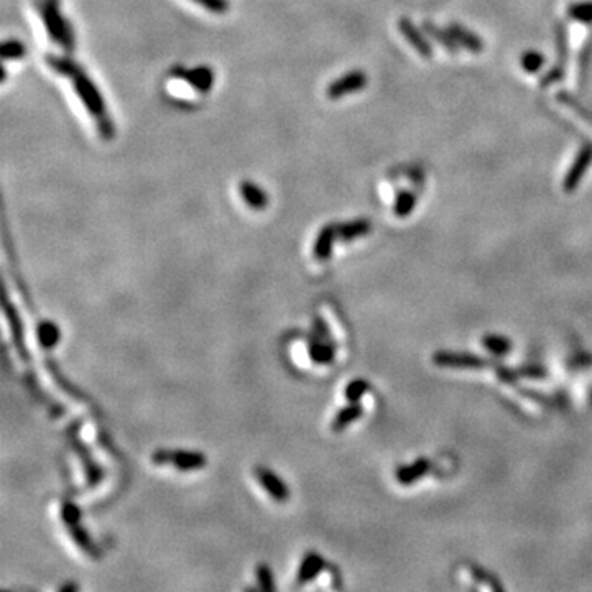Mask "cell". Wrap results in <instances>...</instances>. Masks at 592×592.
<instances>
[{"label": "cell", "instance_id": "9a60e30c", "mask_svg": "<svg viewBox=\"0 0 592 592\" xmlns=\"http://www.w3.org/2000/svg\"><path fill=\"white\" fill-rule=\"evenodd\" d=\"M372 231V224L367 219H356L351 222H344V224L336 226L337 239L342 242H351L356 240L359 237L369 234Z\"/></svg>", "mask_w": 592, "mask_h": 592}, {"label": "cell", "instance_id": "1f68e13d", "mask_svg": "<svg viewBox=\"0 0 592 592\" xmlns=\"http://www.w3.org/2000/svg\"><path fill=\"white\" fill-rule=\"evenodd\" d=\"M518 375H525V377H532V379H541V377H546V370L541 366H525V367H520L517 370Z\"/></svg>", "mask_w": 592, "mask_h": 592}, {"label": "cell", "instance_id": "4316f807", "mask_svg": "<svg viewBox=\"0 0 592 592\" xmlns=\"http://www.w3.org/2000/svg\"><path fill=\"white\" fill-rule=\"evenodd\" d=\"M569 15L578 22H592V2H579L569 7Z\"/></svg>", "mask_w": 592, "mask_h": 592}, {"label": "cell", "instance_id": "8992f818", "mask_svg": "<svg viewBox=\"0 0 592 592\" xmlns=\"http://www.w3.org/2000/svg\"><path fill=\"white\" fill-rule=\"evenodd\" d=\"M173 76L186 81L189 86H193L201 94L208 92L214 84V71L208 66H199L194 68V70L176 68V70H173Z\"/></svg>", "mask_w": 592, "mask_h": 592}, {"label": "cell", "instance_id": "e0dca14e", "mask_svg": "<svg viewBox=\"0 0 592 592\" xmlns=\"http://www.w3.org/2000/svg\"><path fill=\"white\" fill-rule=\"evenodd\" d=\"M240 194L242 199L245 201L247 206H250L252 209H265L268 206V196L267 193L263 191L262 188H258L255 183L252 181H242L240 183Z\"/></svg>", "mask_w": 592, "mask_h": 592}, {"label": "cell", "instance_id": "4fadbf2b", "mask_svg": "<svg viewBox=\"0 0 592 592\" xmlns=\"http://www.w3.org/2000/svg\"><path fill=\"white\" fill-rule=\"evenodd\" d=\"M308 352H310L311 361L319 364V366H327V364L334 362L336 346H334V342H331V341L310 337Z\"/></svg>", "mask_w": 592, "mask_h": 592}, {"label": "cell", "instance_id": "44dd1931", "mask_svg": "<svg viewBox=\"0 0 592 592\" xmlns=\"http://www.w3.org/2000/svg\"><path fill=\"white\" fill-rule=\"evenodd\" d=\"M482 346L484 349H487L490 354H494V356L497 357L505 356V354H509L512 351V341L509 339V337L499 336V334L484 336Z\"/></svg>", "mask_w": 592, "mask_h": 592}, {"label": "cell", "instance_id": "7402d4cb", "mask_svg": "<svg viewBox=\"0 0 592 592\" xmlns=\"http://www.w3.org/2000/svg\"><path fill=\"white\" fill-rule=\"evenodd\" d=\"M415 204H416V198L413 193L401 191L395 199L393 213L395 216H398V218H406V216H410L411 213H413Z\"/></svg>", "mask_w": 592, "mask_h": 592}, {"label": "cell", "instance_id": "836d02e7", "mask_svg": "<svg viewBox=\"0 0 592 592\" xmlns=\"http://www.w3.org/2000/svg\"><path fill=\"white\" fill-rule=\"evenodd\" d=\"M60 591L61 592H74V591H78V584H74V583H71V584H65V586H61L60 588Z\"/></svg>", "mask_w": 592, "mask_h": 592}, {"label": "cell", "instance_id": "7a4b0ae2", "mask_svg": "<svg viewBox=\"0 0 592 592\" xmlns=\"http://www.w3.org/2000/svg\"><path fill=\"white\" fill-rule=\"evenodd\" d=\"M41 18H43L46 31L51 36V40H55L56 43H60L63 48L73 50L74 46V35L68 20L61 17L60 9H58V0H43L40 5Z\"/></svg>", "mask_w": 592, "mask_h": 592}, {"label": "cell", "instance_id": "d4e9b609", "mask_svg": "<svg viewBox=\"0 0 592 592\" xmlns=\"http://www.w3.org/2000/svg\"><path fill=\"white\" fill-rule=\"evenodd\" d=\"M61 520L68 528L78 525L81 522V509L76 504H73V502H65L61 505Z\"/></svg>", "mask_w": 592, "mask_h": 592}, {"label": "cell", "instance_id": "8fae6325", "mask_svg": "<svg viewBox=\"0 0 592 592\" xmlns=\"http://www.w3.org/2000/svg\"><path fill=\"white\" fill-rule=\"evenodd\" d=\"M337 239L336 226H324L319 231L318 237H316L314 245H313V255L318 260L324 262L332 255V247H334V242Z\"/></svg>", "mask_w": 592, "mask_h": 592}, {"label": "cell", "instance_id": "ba28073f", "mask_svg": "<svg viewBox=\"0 0 592 592\" xmlns=\"http://www.w3.org/2000/svg\"><path fill=\"white\" fill-rule=\"evenodd\" d=\"M168 464L178 470H196L208 464V458L199 451H168Z\"/></svg>", "mask_w": 592, "mask_h": 592}, {"label": "cell", "instance_id": "ffe728a7", "mask_svg": "<svg viewBox=\"0 0 592 592\" xmlns=\"http://www.w3.org/2000/svg\"><path fill=\"white\" fill-rule=\"evenodd\" d=\"M70 533H71L74 543H76L84 553H88L89 556H92V558L99 556V548L96 546V543L92 541V538L89 536V533L84 530L79 523L78 525L70 527Z\"/></svg>", "mask_w": 592, "mask_h": 592}, {"label": "cell", "instance_id": "f1b7e54d", "mask_svg": "<svg viewBox=\"0 0 592 592\" xmlns=\"http://www.w3.org/2000/svg\"><path fill=\"white\" fill-rule=\"evenodd\" d=\"M426 30L430 31V33H431L433 36H435V38H436L438 41H440L441 45L446 46V48H449L451 51L456 50V45H454V43H456V41L453 40V36H451V35L448 36V31H446V33H444V31L438 30L436 26H433L431 23H426Z\"/></svg>", "mask_w": 592, "mask_h": 592}, {"label": "cell", "instance_id": "cb8c5ba5", "mask_svg": "<svg viewBox=\"0 0 592 592\" xmlns=\"http://www.w3.org/2000/svg\"><path fill=\"white\" fill-rule=\"evenodd\" d=\"M520 65L527 73H538L544 65V56L535 50L525 51L520 58Z\"/></svg>", "mask_w": 592, "mask_h": 592}, {"label": "cell", "instance_id": "484cf974", "mask_svg": "<svg viewBox=\"0 0 592 592\" xmlns=\"http://www.w3.org/2000/svg\"><path fill=\"white\" fill-rule=\"evenodd\" d=\"M257 581H258V588L265 592H272L275 591V581H273V573L272 569L268 568V564L265 563H260L257 566Z\"/></svg>", "mask_w": 592, "mask_h": 592}, {"label": "cell", "instance_id": "3957f363", "mask_svg": "<svg viewBox=\"0 0 592 592\" xmlns=\"http://www.w3.org/2000/svg\"><path fill=\"white\" fill-rule=\"evenodd\" d=\"M433 362L440 367H454V369H482L487 366V361L480 356L469 352H451L440 351L433 354Z\"/></svg>", "mask_w": 592, "mask_h": 592}, {"label": "cell", "instance_id": "d6986e66", "mask_svg": "<svg viewBox=\"0 0 592 592\" xmlns=\"http://www.w3.org/2000/svg\"><path fill=\"white\" fill-rule=\"evenodd\" d=\"M36 337H38V342L41 347L45 349H53L58 346V342L61 339V331L60 326L53 321H41L38 327H36Z\"/></svg>", "mask_w": 592, "mask_h": 592}, {"label": "cell", "instance_id": "5b68a950", "mask_svg": "<svg viewBox=\"0 0 592 592\" xmlns=\"http://www.w3.org/2000/svg\"><path fill=\"white\" fill-rule=\"evenodd\" d=\"M592 163V144L584 145L581 148L578 157H576V160L573 162V165H571L569 171L566 173V176L563 179V189L566 193H573L576 188L579 186L581 179L584 178L586 171H588L589 165Z\"/></svg>", "mask_w": 592, "mask_h": 592}, {"label": "cell", "instance_id": "7c38bea8", "mask_svg": "<svg viewBox=\"0 0 592 592\" xmlns=\"http://www.w3.org/2000/svg\"><path fill=\"white\" fill-rule=\"evenodd\" d=\"M400 31L403 33L406 41L413 46V48L418 51V55L423 58H431V46L425 40V36L421 35V31L416 28V26L410 22L408 18L400 20Z\"/></svg>", "mask_w": 592, "mask_h": 592}, {"label": "cell", "instance_id": "83f0119b", "mask_svg": "<svg viewBox=\"0 0 592 592\" xmlns=\"http://www.w3.org/2000/svg\"><path fill=\"white\" fill-rule=\"evenodd\" d=\"M4 60H20L25 56V46L18 40H7L2 45Z\"/></svg>", "mask_w": 592, "mask_h": 592}, {"label": "cell", "instance_id": "9c48e42d", "mask_svg": "<svg viewBox=\"0 0 592 592\" xmlns=\"http://www.w3.org/2000/svg\"><path fill=\"white\" fill-rule=\"evenodd\" d=\"M326 563L324 559H322L321 554L311 551L306 554L303 558V561H301L300 568H298V573H296V583L298 584H308L311 581L318 578L321 574V571L324 569Z\"/></svg>", "mask_w": 592, "mask_h": 592}, {"label": "cell", "instance_id": "603a6c76", "mask_svg": "<svg viewBox=\"0 0 592 592\" xmlns=\"http://www.w3.org/2000/svg\"><path fill=\"white\" fill-rule=\"evenodd\" d=\"M370 390V384L366 379H354L347 384L344 395L347 401H361V398Z\"/></svg>", "mask_w": 592, "mask_h": 592}, {"label": "cell", "instance_id": "4dcf8cb0", "mask_svg": "<svg viewBox=\"0 0 592 592\" xmlns=\"http://www.w3.org/2000/svg\"><path fill=\"white\" fill-rule=\"evenodd\" d=\"M314 339H324V341H331V332L327 329L326 322L322 321L321 318H314L313 321V336Z\"/></svg>", "mask_w": 592, "mask_h": 592}, {"label": "cell", "instance_id": "30bf717a", "mask_svg": "<svg viewBox=\"0 0 592 592\" xmlns=\"http://www.w3.org/2000/svg\"><path fill=\"white\" fill-rule=\"evenodd\" d=\"M430 469H431L430 461H428L426 458H420V459H416L413 464H405V466H400L395 470V477L396 480H398V484L410 485L416 482V480H420L421 477H425V475L430 472Z\"/></svg>", "mask_w": 592, "mask_h": 592}, {"label": "cell", "instance_id": "5bb4252c", "mask_svg": "<svg viewBox=\"0 0 592 592\" xmlns=\"http://www.w3.org/2000/svg\"><path fill=\"white\" fill-rule=\"evenodd\" d=\"M364 413V406L361 401H349V405H346L344 408H341L337 411L334 420L331 423V430L339 433L342 430H346L349 425H352L354 421L359 420Z\"/></svg>", "mask_w": 592, "mask_h": 592}, {"label": "cell", "instance_id": "277c9868", "mask_svg": "<svg viewBox=\"0 0 592 592\" xmlns=\"http://www.w3.org/2000/svg\"><path fill=\"white\" fill-rule=\"evenodd\" d=\"M367 74L364 71H351L344 74V76L337 78L334 83H331L329 86H327L326 94L329 99H341L347 96V94L361 91V89L367 86Z\"/></svg>", "mask_w": 592, "mask_h": 592}, {"label": "cell", "instance_id": "52a82bcc", "mask_svg": "<svg viewBox=\"0 0 592 592\" xmlns=\"http://www.w3.org/2000/svg\"><path fill=\"white\" fill-rule=\"evenodd\" d=\"M255 477L258 480V484L265 489V492L270 495L273 500H277V502L288 500L290 490L287 487V484H285L283 480L273 472V470L260 466L255 469Z\"/></svg>", "mask_w": 592, "mask_h": 592}, {"label": "cell", "instance_id": "d6a6232c", "mask_svg": "<svg viewBox=\"0 0 592 592\" xmlns=\"http://www.w3.org/2000/svg\"><path fill=\"white\" fill-rule=\"evenodd\" d=\"M561 76V71H551L546 76V81H544L543 84H548V83H551V81H556V79Z\"/></svg>", "mask_w": 592, "mask_h": 592}, {"label": "cell", "instance_id": "f546056e", "mask_svg": "<svg viewBox=\"0 0 592 592\" xmlns=\"http://www.w3.org/2000/svg\"><path fill=\"white\" fill-rule=\"evenodd\" d=\"M194 2L203 5L204 9H208L214 14H226L229 10V2L227 0H194Z\"/></svg>", "mask_w": 592, "mask_h": 592}, {"label": "cell", "instance_id": "ac0fdd59", "mask_svg": "<svg viewBox=\"0 0 592 592\" xmlns=\"http://www.w3.org/2000/svg\"><path fill=\"white\" fill-rule=\"evenodd\" d=\"M449 35L453 36V40L456 41V43H461L464 48H467V50L474 51V53L482 51V48H484L482 40H480L477 35L470 33L469 30H466L461 25L453 23L451 26H449Z\"/></svg>", "mask_w": 592, "mask_h": 592}, {"label": "cell", "instance_id": "2e32d148", "mask_svg": "<svg viewBox=\"0 0 592 592\" xmlns=\"http://www.w3.org/2000/svg\"><path fill=\"white\" fill-rule=\"evenodd\" d=\"M4 310H5V314H7V319L10 322V327H12V336H14L15 347H17V351L20 352V356H22L23 359H28V351H26L25 346H23L22 321H20V318H18L17 310L14 308L12 303H10L9 300L4 301Z\"/></svg>", "mask_w": 592, "mask_h": 592}, {"label": "cell", "instance_id": "6da1fadb", "mask_svg": "<svg viewBox=\"0 0 592 592\" xmlns=\"http://www.w3.org/2000/svg\"><path fill=\"white\" fill-rule=\"evenodd\" d=\"M71 78L74 91L81 97L83 104L86 105V109L89 110V114L96 117L100 137L105 140H110L114 137V124L110 122L109 115L105 112L104 99L100 96L99 89L94 86V83L88 78V74L84 73L81 68H78L76 73H74Z\"/></svg>", "mask_w": 592, "mask_h": 592}]
</instances>
